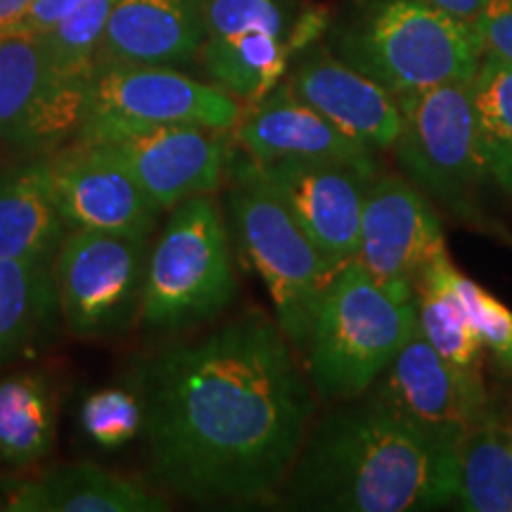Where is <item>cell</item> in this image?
I'll return each mask as SVG.
<instances>
[{"instance_id": "7a4b0ae2", "label": "cell", "mask_w": 512, "mask_h": 512, "mask_svg": "<svg viewBox=\"0 0 512 512\" xmlns=\"http://www.w3.org/2000/svg\"><path fill=\"white\" fill-rule=\"evenodd\" d=\"M458 458L366 392L313 418L273 508L413 512L453 505Z\"/></svg>"}, {"instance_id": "cb8c5ba5", "label": "cell", "mask_w": 512, "mask_h": 512, "mask_svg": "<svg viewBox=\"0 0 512 512\" xmlns=\"http://www.w3.org/2000/svg\"><path fill=\"white\" fill-rule=\"evenodd\" d=\"M489 188L512 202V64L482 57L472 79Z\"/></svg>"}, {"instance_id": "d6986e66", "label": "cell", "mask_w": 512, "mask_h": 512, "mask_svg": "<svg viewBox=\"0 0 512 512\" xmlns=\"http://www.w3.org/2000/svg\"><path fill=\"white\" fill-rule=\"evenodd\" d=\"M55 259H0V368L22 358L57 328Z\"/></svg>"}, {"instance_id": "7402d4cb", "label": "cell", "mask_w": 512, "mask_h": 512, "mask_svg": "<svg viewBox=\"0 0 512 512\" xmlns=\"http://www.w3.org/2000/svg\"><path fill=\"white\" fill-rule=\"evenodd\" d=\"M453 266L448 252L425 266L415 283V311L422 337L456 368L482 373L484 344L453 290Z\"/></svg>"}, {"instance_id": "e0dca14e", "label": "cell", "mask_w": 512, "mask_h": 512, "mask_svg": "<svg viewBox=\"0 0 512 512\" xmlns=\"http://www.w3.org/2000/svg\"><path fill=\"white\" fill-rule=\"evenodd\" d=\"M0 510L8 512H164L169 496L155 484L95 463L57 465L36 477L12 479Z\"/></svg>"}, {"instance_id": "5bb4252c", "label": "cell", "mask_w": 512, "mask_h": 512, "mask_svg": "<svg viewBox=\"0 0 512 512\" xmlns=\"http://www.w3.org/2000/svg\"><path fill=\"white\" fill-rule=\"evenodd\" d=\"M100 145L126 164L162 211L219 190L235 150L228 131L202 126H162Z\"/></svg>"}, {"instance_id": "d6a6232c", "label": "cell", "mask_w": 512, "mask_h": 512, "mask_svg": "<svg viewBox=\"0 0 512 512\" xmlns=\"http://www.w3.org/2000/svg\"><path fill=\"white\" fill-rule=\"evenodd\" d=\"M31 0H0V34L15 29L27 15Z\"/></svg>"}, {"instance_id": "4316f807", "label": "cell", "mask_w": 512, "mask_h": 512, "mask_svg": "<svg viewBox=\"0 0 512 512\" xmlns=\"http://www.w3.org/2000/svg\"><path fill=\"white\" fill-rule=\"evenodd\" d=\"M302 10L299 0H202L204 38L261 31L287 41Z\"/></svg>"}, {"instance_id": "7c38bea8", "label": "cell", "mask_w": 512, "mask_h": 512, "mask_svg": "<svg viewBox=\"0 0 512 512\" xmlns=\"http://www.w3.org/2000/svg\"><path fill=\"white\" fill-rule=\"evenodd\" d=\"M318 252L335 268L358 256L363 202L377 169L332 159H280L261 166Z\"/></svg>"}, {"instance_id": "1f68e13d", "label": "cell", "mask_w": 512, "mask_h": 512, "mask_svg": "<svg viewBox=\"0 0 512 512\" xmlns=\"http://www.w3.org/2000/svg\"><path fill=\"white\" fill-rule=\"evenodd\" d=\"M418 3H425L430 5V8H437L441 12H446V15H453L463 19V22L472 24L479 17V12L486 8L489 0H418Z\"/></svg>"}, {"instance_id": "5b68a950", "label": "cell", "mask_w": 512, "mask_h": 512, "mask_svg": "<svg viewBox=\"0 0 512 512\" xmlns=\"http://www.w3.org/2000/svg\"><path fill=\"white\" fill-rule=\"evenodd\" d=\"M226 181L230 223L242 256L266 285L273 318L304 363L313 316L339 268L318 252L268 183L261 164L242 150L230 155Z\"/></svg>"}, {"instance_id": "30bf717a", "label": "cell", "mask_w": 512, "mask_h": 512, "mask_svg": "<svg viewBox=\"0 0 512 512\" xmlns=\"http://www.w3.org/2000/svg\"><path fill=\"white\" fill-rule=\"evenodd\" d=\"M368 392L432 444L453 453L489 413L482 373L448 363L420 330Z\"/></svg>"}, {"instance_id": "f1b7e54d", "label": "cell", "mask_w": 512, "mask_h": 512, "mask_svg": "<svg viewBox=\"0 0 512 512\" xmlns=\"http://www.w3.org/2000/svg\"><path fill=\"white\" fill-rule=\"evenodd\" d=\"M453 290H456L472 328L482 339L484 349L494 354L498 368L512 373V311L501 299L486 292L482 285L460 273L458 268L453 273Z\"/></svg>"}, {"instance_id": "9a60e30c", "label": "cell", "mask_w": 512, "mask_h": 512, "mask_svg": "<svg viewBox=\"0 0 512 512\" xmlns=\"http://www.w3.org/2000/svg\"><path fill=\"white\" fill-rule=\"evenodd\" d=\"M287 83L299 100L332 126L375 152H392L401 133L399 100L387 88L342 62L325 43L292 55Z\"/></svg>"}, {"instance_id": "ba28073f", "label": "cell", "mask_w": 512, "mask_h": 512, "mask_svg": "<svg viewBox=\"0 0 512 512\" xmlns=\"http://www.w3.org/2000/svg\"><path fill=\"white\" fill-rule=\"evenodd\" d=\"M242 110L245 107L219 86L174 67H100L88 88L76 143H110L162 126L233 133Z\"/></svg>"}, {"instance_id": "8992f818", "label": "cell", "mask_w": 512, "mask_h": 512, "mask_svg": "<svg viewBox=\"0 0 512 512\" xmlns=\"http://www.w3.org/2000/svg\"><path fill=\"white\" fill-rule=\"evenodd\" d=\"M230 233L211 195L171 209L147 254L138 320L145 330L181 332L221 316L238 297Z\"/></svg>"}, {"instance_id": "3957f363", "label": "cell", "mask_w": 512, "mask_h": 512, "mask_svg": "<svg viewBox=\"0 0 512 512\" xmlns=\"http://www.w3.org/2000/svg\"><path fill=\"white\" fill-rule=\"evenodd\" d=\"M339 60L387 88L394 98L472 81L482 46L470 22L418 0H354L328 29Z\"/></svg>"}, {"instance_id": "6da1fadb", "label": "cell", "mask_w": 512, "mask_h": 512, "mask_svg": "<svg viewBox=\"0 0 512 512\" xmlns=\"http://www.w3.org/2000/svg\"><path fill=\"white\" fill-rule=\"evenodd\" d=\"M131 387L147 477L200 505H271L318 408L302 358L259 309L140 358Z\"/></svg>"}, {"instance_id": "ac0fdd59", "label": "cell", "mask_w": 512, "mask_h": 512, "mask_svg": "<svg viewBox=\"0 0 512 512\" xmlns=\"http://www.w3.org/2000/svg\"><path fill=\"white\" fill-rule=\"evenodd\" d=\"M67 230L48 157L0 169V259H55Z\"/></svg>"}, {"instance_id": "9c48e42d", "label": "cell", "mask_w": 512, "mask_h": 512, "mask_svg": "<svg viewBox=\"0 0 512 512\" xmlns=\"http://www.w3.org/2000/svg\"><path fill=\"white\" fill-rule=\"evenodd\" d=\"M147 235L67 230L53 261L60 318L69 335L102 339L138 318Z\"/></svg>"}, {"instance_id": "2e32d148", "label": "cell", "mask_w": 512, "mask_h": 512, "mask_svg": "<svg viewBox=\"0 0 512 512\" xmlns=\"http://www.w3.org/2000/svg\"><path fill=\"white\" fill-rule=\"evenodd\" d=\"M233 143L256 164L280 159H332L377 169V152L332 126L304 100L290 83L280 81L264 100L242 110L233 128Z\"/></svg>"}, {"instance_id": "52a82bcc", "label": "cell", "mask_w": 512, "mask_h": 512, "mask_svg": "<svg viewBox=\"0 0 512 512\" xmlns=\"http://www.w3.org/2000/svg\"><path fill=\"white\" fill-rule=\"evenodd\" d=\"M396 100L401 133L392 152L403 174L453 219L482 228L489 181L472 81H448Z\"/></svg>"}, {"instance_id": "ffe728a7", "label": "cell", "mask_w": 512, "mask_h": 512, "mask_svg": "<svg viewBox=\"0 0 512 512\" xmlns=\"http://www.w3.org/2000/svg\"><path fill=\"white\" fill-rule=\"evenodd\" d=\"M197 60L214 86L233 95L242 107H249L264 100L285 79L292 50L285 38L249 31L204 38Z\"/></svg>"}, {"instance_id": "d4e9b609", "label": "cell", "mask_w": 512, "mask_h": 512, "mask_svg": "<svg viewBox=\"0 0 512 512\" xmlns=\"http://www.w3.org/2000/svg\"><path fill=\"white\" fill-rule=\"evenodd\" d=\"M48 81L41 34H0V143L8 145L41 98Z\"/></svg>"}, {"instance_id": "4fadbf2b", "label": "cell", "mask_w": 512, "mask_h": 512, "mask_svg": "<svg viewBox=\"0 0 512 512\" xmlns=\"http://www.w3.org/2000/svg\"><path fill=\"white\" fill-rule=\"evenodd\" d=\"M62 219L69 230L147 235L162 209L107 145L74 143L50 155Z\"/></svg>"}, {"instance_id": "277c9868", "label": "cell", "mask_w": 512, "mask_h": 512, "mask_svg": "<svg viewBox=\"0 0 512 512\" xmlns=\"http://www.w3.org/2000/svg\"><path fill=\"white\" fill-rule=\"evenodd\" d=\"M418 330L413 302H401L351 259L332 275L313 316L304 368L318 399L363 396Z\"/></svg>"}, {"instance_id": "f546056e", "label": "cell", "mask_w": 512, "mask_h": 512, "mask_svg": "<svg viewBox=\"0 0 512 512\" xmlns=\"http://www.w3.org/2000/svg\"><path fill=\"white\" fill-rule=\"evenodd\" d=\"M472 27L477 31L482 57L512 64V0H489Z\"/></svg>"}, {"instance_id": "44dd1931", "label": "cell", "mask_w": 512, "mask_h": 512, "mask_svg": "<svg viewBox=\"0 0 512 512\" xmlns=\"http://www.w3.org/2000/svg\"><path fill=\"white\" fill-rule=\"evenodd\" d=\"M57 406L50 382L38 373L0 380V463L27 470L53 451Z\"/></svg>"}, {"instance_id": "4dcf8cb0", "label": "cell", "mask_w": 512, "mask_h": 512, "mask_svg": "<svg viewBox=\"0 0 512 512\" xmlns=\"http://www.w3.org/2000/svg\"><path fill=\"white\" fill-rule=\"evenodd\" d=\"M83 0H31L27 15L17 24V31H29V34H46L60 24L69 12H74ZM12 31V29H10Z\"/></svg>"}, {"instance_id": "8fae6325", "label": "cell", "mask_w": 512, "mask_h": 512, "mask_svg": "<svg viewBox=\"0 0 512 512\" xmlns=\"http://www.w3.org/2000/svg\"><path fill=\"white\" fill-rule=\"evenodd\" d=\"M448 252L434 202L408 178L377 169L363 202L358 256L363 268L401 302H413L427 264Z\"/></svg>"}, {"instance_id": "603a6c76", "label": "cell", "mask_w": 512, "mask_h": 512, "mask_svg": "<svg viewBox=\"0 0 512 512\" xmlns=\"http://www.w3.org/2000/svg\"><path fill=\"white\" fill-rule=\"evenodd\" d=\"M453 505L465 512H512V430L486 413L458 446Z\"/></svg>"}, {"instance_id": "83f0119b", "label": "cell", "mask_w": 512, "mask_h": 512, "mask_svg": "<svg viewBox=\"0 0 512 512\" xmlns=\"http://www.w3.org/2000/svg\"><path fill=\"white\" fill-rule=\"evenodd\" d=\"M81 430L102 451H119L140 439L143 403L133 387H105L81 403Z\"/></svg>"}, {"instance_id": "484cf974", "label": "cell", "mask_w": 512, "mask_h": 512, "mask_svg": "<svg viewBox=\"0 0 512 512\" xmlns=\"http://www.w3.org/2000/svg\"><path fill=\"white\" fill-rule=\"evenodd\" d=\"M112 8L114 0H83L60 24L41 34L48 74L55 81L64 86L91 88L98 50Z\"/></svg>"}]
</instances>
